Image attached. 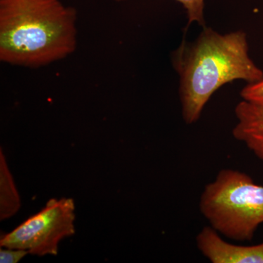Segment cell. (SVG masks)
<instances>
[{
  "label": "cell",
  "instance_id": "6da1fadb",
  "mask_svg": "<svg viewBox=\"0 0 263 263\" xmlns=\"http://www.w3.org/2000/svg\"><path fill=\"white\" fill-rule=\"evenodd\" d=\"M171 62L179 75L181 114L187 124L200 119L221 86L235 80L252 84L263 79V71L249 57L247 35L242 30L220 34L205 26L194 41L183 40Z\"/></svg>",
  "mask_w": 263,
  "mask_h": 263
},
{
  "label": "cell",
  "instance_id": "7a4b0ae2",
  "mask_svg": "<svg viewBox=\"0 0 263 263\" xmlns=\"http://www.w3.org/2000/svg\"><path fill=\"white\" fill-rule=\"evenodd\" d=\"M77 11L62 0H0V60L39 68L77 47Z\"/></svg>",
  "mask_w": 263,
  "mask_h": 263
},
{
  "label": "cell",
  "instance_id": "3957f363",
  "mask_svg": "<svg viewBox=\"0 0 263 263\" xmlns=\"http://www.w3.org/2000/svg\"><path fill=\"white\" fill-rule=\"evenodd\" d=\"M199 207L219 234L248 241L263 223V186L245 173L223 169L204 188Z\"/></svg>",
  "mask_w": 263,
  "mask_h": 263
},
{
  "label": "cell",
  "instance_id": "277c9868",
  "mask_svg": "<svg viewBox=\"0 0 263 263\" xmlns=\"http://www.w3.org/2000/svg\"><path fill=\"white\" fill-rule=\"evenodd\" d=\"M75 209L73 199H51L41 212L2 235L0 246L24 249L40 257L57 255L60 242L75 234Z\"/></svg>",
  "mask_w": 263,
  "mask_h": 263
},
{
  "label": "cell",
  "instance_id": "5b68a950",
  "mask_svg": "<svg viewBox=\"0 0 263 263\" xmlns=\"http://www.w3.org/2000/svg\"><path fill=\"white\" fill-rule=\"evenodd\" d=\"M197 248L212 263H263V243L241 246L228 243L212 227L196 237Z\"/></svg>",
  "mask_w": 263,
  "mask_h": 263
},
{
  "label": "cell",
  "instance_id": "8992f818",
  "mask_svg": "<svg viewBox=\"0 0 263 263\" xmlns=\"http://www.w3.org/2000/svg\"><path fill=\"white\" fill-rule=\"evenodd\" d=\"M233 136L263 161V105L243 100L235 108Z\"/></svg>",
  "mask_w": 263,
  "mask_h": 263
},
{
  "label": "cell",
  "instance_id": "52a82bcc",
  "mask_svg": "<svg viewBox=\"0 0 263 263\" xmlns=\"http://www.w3.org/2000/svg\"><path fill=\"white\" fill-rule=\"evenodd\" d=\"M21 200L3 149L0 150V219L5 220L18 212Z\"/></svg>",
  "mask_w": 263,
  "mask_h": 263
},
{
  "label": "cell",
  "instance_id": "ba28073f",
  "mask_svg": "<svg viewBox=\"0 0 263 263\" xmlns=\"http://www.w3.org/2000/svg\"><path fill=\"white\" fill-rule=\"evenodd\" d=\"M124 1V0H116ZM183 5L186 10L188 16V26L193 23H197L202 27H205L204 18V0H176Z\"/></svg>",
  "mask_w": 263,
  "mask_h": 263
},
{
  "label": "cell",
  "instance_id": "9c48e42d",
  "mask_svg": "<svg viewBox=\"0 0 263 263\" xmlns=\"http://www.w3.org/2000/svg\"><path fill=\"white\" fill-rule=\"evenodd\" d=\"M240 97L247 101L263 105V79L247 84L240 91Z\"/></svg>",
  "mask_w": 263,
  "mask_h": 263
},
{
  "label": "cell",
  "instance_id": "30bf717a",
  "mask_svg": "<svg viewBox=\"0 0 263 263\" xmlns=\"http://www.w3.org/2000/svg\"><path fill=\"white\" fill-rule=\"evenodd\" d=\"M28 254H29L28 251L24 250V249L1 247V249H0V262L17 263Z\"/></svg>",
  "mask_w": 263,
  "mask_h": 263
}]
</instances>
